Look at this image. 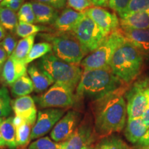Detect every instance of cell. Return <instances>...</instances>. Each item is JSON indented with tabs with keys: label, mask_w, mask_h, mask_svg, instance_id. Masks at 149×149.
<instances>
[{
	"label": "cell",
	"mask_w": 149,
	"mask_h": 149,
	"mask_svg": "<svg viewBox=\"0 0 149 149\" xmlns=\"http://www.w3.org/2000/svg\"><path fill=\"white\" fill-rule=\"evenodd\" d=\"M126 91L121 89L93 102L94 130L99 137L120 132L125 126L127 109L123 93Z\"/></svg>",
	"instance_id": "cell-1"
},
{
	"label": "cell",
	"mask_w": 149,
	"mask_h": 149,
	"mask_svg": "<svg viewBox=\"0 0 149 149\" xmlns=\"http://www.w3.org/2000/svg\"><path fill=\"white\" fill-rule=\"evenodd\" d=\"M126 85L112 71L111 68L84 70L75 91L78 100L86 99L92 101L100 100L107 95L125 88Z\"/></svg>",
	"instance_id": "cell-2"
},
{
	"label": "cell",
	"mask_w": 149,
	"mask_h": 149,
	"mask_svg": "<svg viewBox=\"0 0 149 149\" xmlns=\"http://www.w3.org/2000/svg\"><path fill=\"white\" fill-rule=\"evenodd\" d=\"M143 61V54L125 40L115 51L110 63V68L117 77L128 84L139 74Z\"/></svg>",
	"instance_id": "cell-3"
},
{
	"label": "cell",
	"mask_w": 149,
	"mask_h": 149,
	"mask_svg": "<svg viewBox=\"0 0 149 149\" xmlns=\"http://www.w3.org/2000/svg\"><path fill=\"white\" fill-rule=\"evenodd\" d=\"M36 64L52 77L55 83L64 84L75 91L82 74L79 65L61 60L53 53H48L37 61Z\"/></svg>",
	"instance_id": "cell-4"
},
{
	"label": "cell",
	"mask_w": 149,
	"mask_h": 149,
	"mask_svg": "<svg viewBox=\"0 0 149 149\" xmlns=\"http://www.w3.org/2000/svg\"><path fill=\"white\" fill-rule=\"evenodd\" d=\"M41 38L53 46V53L61 60L70 64L79 65L86 56L82 46L72 32L40 33Z\"/></svg>",
	"instance_id": "cell-5"
},
{
	"label": "cell",
	"mask_w": 149,
	"mask_h": 149,
	"mask_svg": "<svg viewBox=\"0 0 149 149\" xmlns=\"http://www.w3.org/2000/svg\"><path fill=\"white\" fill-rule=\"evenodd\" d=\"M122 30L119 29L106 37L95 51L87 55L80 66L84 70L98 69L110 66L111 59L119 46L125 41Z\"/></svg>",
	"instance_id": "cell-6"
},
{
	"label": "cell",
	"mask_w": 149,
	"mask_h": 149,
	"mask_svg": "<svg viewBox=\"0 0 149 149\" xmlns=\"http://www.w3.org/2000/svg\"><path fill=\"white\" fill-rule=\"evenodd\" d=\"M33 99L41 109H66L73 106L76 100L74 91L59 83H54L46 92Z\"/></svg>",
	"instance_id": "cell-7"
},
{
	"label": "cell",
	"mask_w": 149,
	"mask_h": 149,
	"mask_svg": "<svg viewBox=\"0 0 149 149\" xmlns=\"http://www.w3.org/2000/svg\"><path fill=\"white\" fill-rule=\"evenodd\" d=\"M72 33L82 46L86 55L95 51L107 37L85 13Z\"/></svg>",
	"instance_id": "cell-8"
},
{
	"label": "cell",
	"mask_w": 149,
	"mask_h": 149,
	"mask_svg": "<svg viewBox=\"0 0 149 149\" xmlns=\"http://www.w3.org/2000/svg\"><path fill=\"white\" fill-rule=\"evenodd\" d=\"M149 80L137 81L125 93L128 120L139 118L148 107Z\"/></svg>",
	"instance_id": "cell-9"
},
{
	"label": "cell",
	"mask_w": 149,
	"mask_h": 149,
	"mask_svg": "<svg viewBox=\"0 0 149 149\" xmlns=\"http://www.w3.org/2000/svg\"><path fill=\"white\" fill-rule=\"evenodd\" d=\"M65 109H45L37 113V120L31 130V139H39L53 128L55 124L64 116Z\"/></svg>",
	"instance_id": "cell-10"
},
{
	"label": "cell",
	"mask_w": 149,
	"mask_h": 149,
	"mask_svg": "<svg viewBox=\"0 0 149 149\" xmlns=\"http://www.w3.org/2000/svg\"><path fill=\"white\" fill-rule=\"evenodd\" d=\"M84 13L97 25L106 37L119 29L120 19L114 13L98 6L91 7Z\"/></svg>",
	"instance_id": "cell-11"
},
{
	"label": "cell",
	"mask_w": 149,
	"mask_h": 149,
	"mask_svg": "<svg viewBox=\"0 0 149 149\" xmlns=\"http://www.w3.org/2000/svg\"><path fill=\"white\" fill-rule=\"evenodd\" d=\"M81 114L76 111H69L65 114L52 129L51 139L56 142H63L72 135L79 125Z\"/></svg>",
	"instance_id": "cell-12"
},
{
	"label": "cell",
	"mask_w": 149,
	"mask_h": 149,
	"mask_svg": "<svg viewBox=\"0 0 149 149\" xmlns=\"http://www.w3.org/2000/svg\"><path fill=\"white\" fill-rule=\"evenodd\" d=\"M95 132L86 122L79 124L66 141L61 142V149H84L92 144L95 138Z\"/></svg>",
	"instance_id": "cell-13"
},
{
	"label": "cell",
	"mask_w": 149,
	"mask_h": 149,
	"mask_svg": "<svg viewBox=\"0 0 149 149\" xmlns=\"http://www.w3.org/2000/svg\"><path fill=\"white\" fill-rule=\"evenodd\" d=\"M11 106L15 116L34 126L37 120V108L32 97L26 95L17 97L11 102Z\"/></svg>",
	"instance_id": "cell-14"
},
{
	"label": "cell",
	"mask_w": 149,
	"mask_h": 149,
	"mask_svg": "<svg viewBox=\"0 0 149 149\" xmlns=\"http://www.w3.org/2000/svg\"><path fill=\"white\" fill-rule=\"evenodd\" d=\"M27 64L10 56L0 68V79L5 85L10 86L22 76L27 74Z\"/></svg>",
	"instance_id": "cell-15"
},
{
	"label": "cell",
	"mask_w": 149,
	"mask_h": 149,
	"mask_svg": "<svg viewBox=\"0 0 149 149\" xmlns=\"http://www.w3.org/2000/svg\"><path fill=\"white\" fill-rule=\"evenodd\" d=\"M84 15V12H78L73 9L66 8L59 15L52 26L56 32H73Z\"/></svg>",
	"instance_id": "cell-16"
},
{
	"label": "cell",
	"mask_w": 149,
	"mask_h": 149,
	"mask_svg": "<svg viewBox=\"0 0 149 149\" xmlns=\"http://www.w3.org/2000/svg\"><path fill=\"white\" fill-rule=\"evenodd\" d=\"M125 40L137 48L144 55L149 54V29L122 28Z\"/></svg>",
	"instance_id": "cell-17"
},
{
	"label": "cell",
	"mask_w": 149,
	"mask_h": 149,
	"mask_svg": "<svg viewBox=\"0 0 149 149\" xmlns=\"http://www.w3.org/2000/svg\"><path fill=\"white\" fill-rule=\"evenodd\" d=\"M28 74L32 80L34 91L40 93L44 92L55 83L54 80L48 73L35 64H31L28 68Z\"/></svg>",
	"instance_id": "cell-18"
},
{
	"label": "cell",
	"mask_w": 149,
	"mask_h": 149,
	"mask_svg": "<svg viewBox=\"0 0 149 149\" xmlns=\"http://www.w3.org/2000/svg\"><path fill=\"white\" fill-rule=\"evenodd\" d=\"M31 3L36 18V23L53 25L59 15L58 10L34 0H32Z\"/></svg>",
	"instance_id": "cell-19"
},
{
	"label": "cell",
	"mask_w": 149,
	"mask_h": 149,
	"mask_svg": "<svg viewBox=\"0 0 149 149\" xmlns=\"http://www.w3.org/2000/svg\"><path fill=\"white\" fill-rule=\"evenodd\" d=\"M122 28L149 29V10L139 11L120 19Z\"/></svg>",
	"instance_id": "cell-20"
},
{
	"label": "cell",
	"mask_w": 149,
	"mask_h": 149,
	"mask_svg": "<svg viewBox=\"0 0 149 149\" xmlns=\"http://www.w3.org/2000/svg\"><path fill=\"white\" fill-rule=\"evenodd\" d=\"M148 130V128L144 125L141 117L128 120L124 135L128 141L135 144L146 135Z\"/></svg>",
	"instance_id": "cell-21"
},
{
	"label": "cell",
	"mask_w": 149,
	"mask_h": 149,
	"mask_svg": "<svg viewBox=\"0 0 149 149\" xmlns=\"http://www.w3.org/2000/svg\"><path fill=\"white\" fill-rule=\"evenodd\" d=\"M13 122L16 130L17 144L18 147L24 148L31 140L33 126L17 116L14 117Z\"/></svg>",
	"instance_id": "cell-22"
},
{
	"label": "cell",
	"mask_w": 149,
	"mask_h": 149,
	"mask_svg": "<svg viewBox=\"0 0 149 149\" xmlns=\"http://www.w3.org/2000/svg\"><path fill=\"white\" fill-rule=\"evenodd\" d=\"M13 118L9 117L3 119L0 126V131L6 146L10 149H15L17 146L16 140V130L14 125Z\"/></svg>",
	"instance_id": "cell-23"
},
{
	"label": "cell",
	"mask_w": 149,
	"mask_h": 149,
	"mask_svg": "<svg viewBox=\"0 0 149 149\" xmlns=\"http://www.w3.org/2000/svg\"><path fill=\"white\" fill-rule=\"evenodd\" d=\"M35 37L36 34L22 38L19 41L14 52L10 55L11 57L17 61L25 63L26 59L34 45Z\"/></svg>",
	"instance_id": "cell-24"
},
{
	"label": "cell",
	"mask_w": 149,
	"mask_h": 149,
	"mask_svg": "<svg viewBox=\"0 0 149 149\" xmlns=\"http://www.w3.org/2000/svg\"><path fill=\"white\" fill-rule=\"evenodd\" d=\"M13 96L16 97L29 95L34 91L33 81L29 75L25 74L10 86Z\"/></svg>",
	"instance_id": "cell-25"
},
{
	"label": "cell",
	"mask_w": 149,
	"mask_h": 149,
	"mask_svg": "<svg viewBox=\"0 0 149 149\" xmlns=\"http://www.w3.org/2000/svg\"><path fill=\"white\" fill-rule=\"evenodd\" d=\"M17 14L8 8L0 6V24L10 33H15L18 25Z\"/></svg>",
	"instance_id": "cell-26"
},
{
	"label": "cell",
	"mask_w": 149,
	"mask_h": 149,
	"mask_svg": "<svg viewBox=\"0 0 149 149\" xmlns=\"http://www.w3.org/2000/svg\"><path fill=\"white\" fill-rule=\"evenodd\" d=\"M53 32V30L45 26L36 25L35 24H27L19 22L17 26L15 33L18 37L25 38L31 35H35L39 32Z\"/></svg>",
	"instance_id": "cell-27"
},
{
	"label": "cell",
	"mask_w": 149,
	"mask_h": 149,
	"mask_svg": "<svg viewBox=\"0 0 149 149\" xmlns=\"http://www.w3.org/2000/svg\"><path fill=\"white\" fill-rule=\"evenodd\" d=\"M52 51H53V46L49 42H44L34 44L26 59L25 64H28L36 59H41L47 54L52 53Z\"/></svg>",
	"instance_id": "cell-28"
},
{
	"label": "cell",
	"mask_w": 149,
	"mask_h": 149,
	"mask_svg": "<svg viewBox=\"0 0 149 149\" xmlns=\"http://www.w3.org/2000/svg\"><path fill=\"white\" fill-rule=\"evenodd\" d=\"M95 147L97 149H130L123 139L112 135L104 137Z\"/></svg>",
	"instance_id": "cell-29"
},
{
	"label": "cell",
	"mask_w": 149,
	"mask_h": 149,
	"mask_svg": "<svg viewBox=\"0 0 149 149\" xmlns=\"http://www.w3.org/2000/svg\"><path fill=\"white\" fill-rule=\"evenodd\" d=\"M12 111L11 100L8 88L0 87V117L8 116Z\"/></svg>",
	"instance_id": "cell-30"
},
{
	"label": "cell",
	"mask_w": 149,
	"mask_h": 149,
	"mask_svg": "<svg viewBox=\"0 0 149 149\" xmlns=\"http://www.w3.org/2000/svg\"><path fill=\"white\" fill-rule=\"evenodd\" d=\"M19 22L27 24H35L36 18L31 2L24 3L17 13Z\"/></svg>",
	"instance_id": "cell-31"
},
{
	"label": "cell",
	"mask_w": 149,
	"mask_h": 149,
	"mask_svg": "<svg viewBox=\"0 0 149 149\" xmlns=\"http://www.w3.org/2000/svg\"><path fill=\"white\" fill-rule=\"evenodd\" d=\"M61 143H55L49 137H44L33 141L29 145L27 149H61Z\"/></svg>",
	"instance_id": "cell-32"
},
{
	"label": "cell",
	"mask_w": 149,
	"mask_h": 149,
	"mask_svg": "<svg viewBox=\"0 0 149 149\" xmlns=\"http://www.w3.org/2000/svg\"><path fill=\"white\" fill-rule=\"evenodd\" d=\"M147 10H149V0H130L127 8L120 17L121 18L127 15Z\"/></svg>",
	"instance_id": "cell-33"
},
{
	"label": "cell",
	"mask_w": 149,
	"mask_h": 149,
	"mask_svg": "<svg viewBox=\"0 0 149 149\" xmlns=\"http://www.w3.org/2000/svg\"><path fill=\"white\" fill-rule=\"evenodd\" d=\"M17 44V42L16 38L12 33H7L6 36L5 37L2 42H0V45L3 48V49L8 54V57H10L14 52Z\"/></svg>",
	"instance_id": "cell-34"
},
{
	"label": "cell",
	"mask_w": 149,
	"mask_h": 149,
	"mask_svg": "<svg viewBox=\"0 0 149 149\" xmlns=\"http://www.w3.org/2000/svg\"><path fill=\"white\" fill-rule=\"evenodd\" d=\"M66 5L68 8L78 12H84L93 6L90 0H67Z\"/></svg>",
	"instance_id": "cell-35"
},
{
	"label": "cell",
	"mask_w": 149,
	"mask_h": 149,
	"mask_svg": "<svg viewBox=\"0 0 149 149\" xmlns=\"http://www.w3.org/2000/svg\"><path fill=\"white\" fill-rule=\"evenodd\" d=\"M130 1V0H109V6L120 16L127 8Z\"/></svg>",
	"instance_id": "cell-36"
},
{
	"label": "cell",
	"mask_w": 149,
	"mask_h": 149,
	"mask_svg": "<svg viewBox=\"0 0 149 149\" xmlns=\"http://www.w3.org/2000/svg\"><path fill=\"white\" fill-rule=\"evenodd\" d=\"M34 1L48 5L57 10L64 8L67 3V0H34Z\"/></svg>",
	"instance_id": "cell-37"
},
{
	"label": "cell",
	"mask_w": 149,
	"mask_h": 149,
	"mask_svg": "<svg viewBox=\"0 0 149 149\" xmlns=\"http://www.w3.org/2000/svg\"><path fill=\"white\" fill-rule=\"evenodd\" d=\"M23 5L22 2H19V1H12V2L7 3L6 4L1 6V7H5V8H8L10 10L15 11H19L20 8L22 7V6Z\"/></svg>",
	"instance_id": "cell-38"
},
{
	"label": "cell",
	"mask_w": 149,
	"mask_h": 149,
	"mask_svg": "<svg viewBox=\"0 0 149 149\" xmlns=\"http://www.w3.org/2000/svg\"><path fill=\"white\" fill-rule=\"evenodd\" d=\"M137 144L143 149H149V128L144 137L137 142Z\"/></svg>",
	"instance_id": "cell-39"
},
{
	"label": "cell",
	"mask_w": 149,
	"mask_h": 149,
	"mask_svg": "<svg viewBox=\"0 0 149 149\" xmlns=\"http://www.w3.org/2000/svg\"><path fill=\"white\" fill-rule=\"evenodd\" d=\"M93 6L98 7H107L109 6V0H90Z\"/></svg>",
	"instance_id": "cell-40"
},
{
	"label": "cell",
	"mask_w": 149,
	"mask_h": 149,
	"mask_svg": "<svg viewBox=\"0 0 149 149\" xmlns=\"http://www.w3.org/2000/svg\"><path fill=\"white\" fill-rule=\"evenodd\" d=\"M8 58V55L3 48L0 45V68L3 66V64Z\"/></svg>",
	"instance_id": "cell-41"
},
{
	"label": "cell",
	"mask_w": 149,
	"mask_h": 149,
	"mask_svg": "<svg viewBox=\"0 0 149 149\" xmlns=\"http://www.w3.org/2000/svg\"><path fill=\"white\" fill-rule=\"evenodd\" d=\"M141 119L144 124V125L149 128V107H148L146 111H144V113H143L142 116L141 117Z\"/></svg>",
	"instance_id": "cell-42"
},
{
	"label": "cell",
	"mask_w": 149,
	"mask_h": 149,
	"mask_svg": "<svg viewBox=\"0 0 149 149\" xmlns=\"http://www.w3.org/2000/svg\"><path fill=\"white\" fill-rule=\"evenodd\" d=\"M6 34L7 33L6 32V29L0 24V42H2L5 37L6 36Z\"/></svg>",
	"instance_id": "cell-43"
},
{
	"label": "cell",
	"mask_w": 149,
	"mask_h": 149,
	"mask_svg": "<svg viewBox=\"0 0 149 149\" xmlns=\"http://www.w3.org/2000/svg\"><path fill=\"white\" fill-rule=\"evenodd\" d=\"M3 120V117H0V126H1V124ZM5 146H6L5 142L2 138V136H1V131H0V148H2V147H4Z\"/></svg>",
	"instance_id": "cell-44"
},
{
	"label": "cell",
	"mask_w": 149,
	"mask_h": 149,
	"mask_svg": "<svg viewBox=\"0 0 149 149\" xmlns=\"http://www.w3.org/2000/svg\"><path fill=\"white\" fill-rule=\"evenodd\" d=\"M12 1H19V2L24 3V0H3V1H1V3H0V6H1L4 5V4H6V3H7L12 2Z\"/></svg>",
	"instance_id": "cell-45"
},
{
	"label": "cell",
	"mask_w": 149,
	"mask_h": 149,
	"mask_svg": "<svg viewBox=\"0 0 149 149\" xmlns=\"http://www.w3.org/2000/svg\"><path fill=\"white\" fill-rule=\"evenodd\" d=\"M84 149H97V148H96L95 146H93V145L91 144V145H89V146H88L85 147Z\"/></svg>",
	"instance_id": "cell-46"
},
{
	"label": "cell",
	"mask_w": 149,
	"mask_h": 149,
	"mask_svg": "<svg viewBox=\"0 0 149 149\" xmlns=\"http://www.w3.org/2000/svg\"><path fill=\"white\" fill-rule=\"evenodd\" d=\"M148 107H149V87L148 88Z\"/></svg>",
	"instance_id": "cell-47"
},
{
	"label": "cell",
	"mask_w": 149,
	"mask_h": 149,
	"mask_svg": "<svg viewBox=\"0 0 149 149\" xmlns=\"http://www.w3.org/2000/svg\"><path fill=\"white\" fill-rule=\"evenodd\" d=\"M0 82H1V79H0Z\"/></svg>",
	"instance_id": "cell-48"
}]
</instances>
